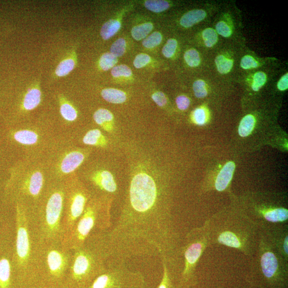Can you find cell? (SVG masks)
Wrapping results in <instances>:
<instances>
[{
	"label": "cell",
	"instance_id": "1",
	"mask_svg": "<svg viewBox=\"0 0 288 288\" xmlns=\"http://www.w3.org/2000/svg\"><path fill=\"white\" fill-rule=\"evenodd\" d=\"M205 224L210 244L233 248L247 257L255 256L260 228L245 212L217 214Z\"/></svg>",
	"mask_w": 288,
	"mask_h": 288
},
{
	"label": "cell",
	"instance_id": "2",
	"mask_svg": "<svg viewBox=\"0 0 288 288\" xmlns=\"http://www.w3.org/2000/svg\"><path fill=\"white\" fill-rule=\"evenodd\" d=\"M15 217L13 259L17 285L35 284L36 259L41 241L29 209L17 203Z\"/></svg>",
	"mask_w": 288,
	"mask_h": 288
},
{
	"label": "cell",
	"instance_id": "3",
	"mask_svg": "<svg viewBox=\"0 0 288 288\" xmlns=\"http://www.w3.org/2000/svg\"><path fill=\"white\" fill-rule=\"evenodd\" d=\"M105 239L102 231L95 233L82 246L72 250L65 288H86L103 272L106 253Z\"/></svg>",
	"mask_w": 288,
	"mask_h": 288
},
{
	"label": "cell",
	"instance_id": "4",
	"mask_svg": "<svg viewBox=\"0 0 288 288\" xmlns=\"http://www.w3.org/2000/svg\"><path fill=\"white\" fill-rule=\"evenodd\" d=\"M72 250L62 240L43 241L39 245L35 267V283L50 288H65Z\"/></svg>",
	"mask_w": 288,
	"mask_h": 288
},
{
	"label": "cell",
	"instance_id": "5",
	"mask_svg": "<svg viewBox=\"0 0 288 288\" xmlns=\"http://www.w3.org/2000/svg\"><path fill=\"white\" fill-rule=\"evenodd\" d=\"M66 185L50 186L31 216L41 242L63 240Z\"/></svg>",
	"mask_w": 288,
	"mask_h": 288
},
{
	"label": "cell",
	"instance_id": "6",
	"mask_svg": "<svg viewBox=\"0 0 288 288\" xmlns=\"http://www.w3.org/2000/svg\"><path fill=\"white\" fill-rule=\"evenodd\" d=\"M256 256L259 272L270 288H286L288 261L282 257L260 230Z\"/></svg>",
	"mask_w": 288,
	"mask_h": 288
},
{
	"label": "cell",
	"instance_id": "7",
	"mask_svg": "<svg viewBox=\"0 0 288 288\" xmlns=\"http://www.w3.org/2000/svg\"><path fill=\"white\" fill-rule=\"evenodd\" d=\"M95 203L86 206L82 216L78 219L71 232L62 241L73 250L80 247L88 237L104 230L107 221Z\"/></svg>",
	"mask_w": 288,
	"mask_h": 288
},
{
	"label": "cell",
	"instance_id": "8",
	"mask_svg": "<svg viewBox=\"0 0 288 288\" xmlns=\"http://www.w3.org/2000/svg\"><path fill=\"white\" fill-rule=\"evenodd\" d=\"M184 251L185 267L181 283L187 284L193 278L195 269L203 253L210 244L206 225L192 230Z\"/></svg>",
	"mask_w": 288,
	"mask_h": 288
},
{
	"label": "cell",
	"instance_id": "9",
	"mask_svg": "<svg viewBox=\"0 0 288 288\" xmlns=\"http://www.w3.org/2000/svg\"><path fill=\"white\" fill-rule=\"evenodd\" d=\"M130 197L134 210L144 212L150 210L156 199V186L154 179L145 173L135 175L131 183Z\"/></svg>",
	"mask_w": 288,
	"mask_h": 288
},
{
	"label": "cell",
	"instance_id": "10",
	"mask_svg": "<svg viewBox=\"0 0 288 288\" xmlns=\"http://www.w3.org/2000/svg\"><path fill=\"white\" fill-rule=\"evenodd\" d=\"M88 200V197L85 191L75 187L74 185H66L63 240L71 232L78 219L82 216Z\"/></svg>",
	"mask_w": 288,
	"mask_h": 288
},
{
	"label": "cell",
	"instance_id": "11",
	"mask_svg": "<svg viewBox=\"0 0 288 288\" xmlns=\"http://www.w3.org/2000/svg\"><path fill=\"white\" fill-rule=\"evenodd\" d=\"M0 242V288H15L16 275L13 259V246Z\"/></svg>",
	"mask_w": 288,
	"mask_h": 288
},
{
	"label": "cell",
	"instance_id": "12",
	"mask_svg": "<svg viewBox=\"0 0 288 288\" xmlns=\"http://www.w3.org/2000/svg\"><path fill=\"white\" fill-rule=\"evenodd\" d=\"M275 249L288 261V230L285 224H268L259 227Z\"/></svg>",
	"mask_w": 288,
	"mask_h": 288
},
{
	"label": "cell",
	"instance_id": "13",
	"mask_svg": "<svg viewBox=\"0 0 288 288\" xmlns=\"http://www.w3.org/2000/svg\"><path fill=\"white\" fill-rule=\"evenodd\" d=\"M84 160V155L79 151H72L67 154L62 159L59 166L60 171L64 174L75 172Z\"/></svg>",
	"mask_w": 288,
	"mask_h": 288
},
{
	"label": "cell",
	"instance_id": "14",
	"mask_svg": "<svg viewBox=\"0 0 288 288\" xmlns=\"http://www.w3.org/2000/svg\"><path fill=\"white\" fill-rule=\"evenodd\" d=\"M235 168V164L233 162H229L224 166L214 184V188L217 191L222 192L227 189L232 178Z\"/></svg>",
	"mask_w": 288,
	"mask_h": 288
},
{
	"label": "cell",
	"instance_id": "15",
	"mask_svg": "<svg viewBox=\"0 0 288 288\" xmlns=\"http://www.w3.org/2000/svg\"><path fill=\"white\" fill-rule=\"evenodd\" d=\"M94 182L100 189L110 193H113L116 190L114 176L108 171H103L96 174L94 177Z\"/></svg>",
	"mask_w": 288,
	"mask_h": 288
},
{
	"label": "cell",
	"instance_id": "16",
	"mask_svg": "<svg viewBox=\"0 0 288 288\" xmlns=\"http://www.w3.org/2000/svg\"><path fill=\"white\" fill-rule=\"evenodd\" d=\"M42 94L38 88L28 90L22 101V109L26 111H32L37 108L41 103Z\"/></svg>",
	"mask_w": 288,
	"mask_h": 288
},
{
	"label": "cell",
	"instance_id": "17",
	"mask_svg": "<svg viewBox=\"0 0 288 288\" xmlns=\"http://www.w3.org/2000/svg\"><path fill=\"white\" fill-rule=\"evenodd\" d=\"M206 16L207 14L204 10H191L182 16L180 24L185 28H190L202 21L206 18Z\"/></svg>",
	"mask_w": 288,
	"mask_h": 288
},
{
	"label": "cell",
	"instance_id": "18",
	"mask_svg": "<svg viewBox=\"0 0 288 288\" xmlns=\"http://www.w3.org/2000/svg\"><path fill=\"white\" fill-rule=\"evenodd\" d=\"M13 137L16 142L24 145H33L37 144L38 140V134L30 130H20L15 132Z\"/></svg>",
	"mask_w": 288,
	"mask_h": 288
},
{
	"label": "cell",
	"instance_id": "19",
	"mask_svg": "<svg viewBox=\"0 0 288 288\" xmlns=\"http://www.w3.org/2000/svg\"><path fill=\"white\" fill-rule=\"evenodd\" d=\"M101 96L107 102L112 104H121L125 102L127 96L125 92L114 88L103 89L101 93Z\"/></svg>",
	"mask_w": 288,
	"mask_h": 288
},
{
	"label": "cell",
	"instance_id": "20",
	"mask_svg": "<svg viewBox=\"0 0 288 288\" xmlns=\"http://www.w3.org/2000/svg\"><path fill=\"white\" fill-rule=\"evenodd\" d=\"M121 26V22L115 19L107 21L101 27L100 36L105 40L114 37L120 30Z\"/></svg>",
	"mask_w": 288,
	"mask_h": 288
},
{
	"label": "cell",
	"instance_id": "21",
	"mask_svg": "<svg viewBox=\"0 0 288 288\" xmlns=\"http://www.w3.org/2000/svg\"><path fill=\"white\" fill-rule=\"evenodd\" d=\"M83 142L88 145L101 146L105 143L104 137L98 129L89 131L83 139Z\"/></svg>",
	"mask_w": 288,
	"mask_h": 288
},
{
	"label": "cell",
	"instance_id": "22",
	"mask_svg": "<svg viewBox=\"0 0 288 288\" xmlns=\"http://www.w3.org/2000/svg\"><path fill=\"white\" fill-rule=\"evenodd\" d=\"M154 29V25L151 22H146L134 27L132 30V36L136 41L145 39Z\"/></svg>",
	"mask_w": 288,
	"mask_h": 288
},
{
	"label": "cell",
	"instance_id": "23",
	"mask_svg": "<svg viewBox=\"0 0 288 288\" xmlns=\"http://www.w3.org/2000/svg\"><path fill=\"white\" fill-rule=\"evenodd\" d=\"M255 118L251 115H247L242 118L239 127V134L240 136L246 137L253 131L255 125Z\"/></svg>",
	"mask_w": 288,
	"mask_h": 288
},
{
	"label": "cell",
	"instance_id": "24",
	"mask_svg": "<svg viewBox=\"0 0 288 288\" xmlns=\"http://www.w3.org/2000/svg\"><path fill=\"white\" fill-rule=\"evenodd\" d=\"M60 112L62 117L67 121H75L77 117V112L75 107L66 101H61Z\"/></svg>",
	"mask_w": 288,
	"mask_h": 288
},
{
	"label": "cell",
	"instance_id": "25",
	"mask_svg": "<svg viewBox=\"0 0 288 288\" xmlns=\"http://www.w3.org/2000/svg\"><path fill=\"white\" fill-rule=\"evenodd\" d=\"M76 66L75 60L69 58L61 61L56 68L55 74L58 77H63L69 75Z\"/></svg>",
	"mask_w": 288,
	"mask_h": 288
},
{
	"label": "cell",
	"instance_id": "26",
	"mask_svg": "<svg viewBox=\"0 0 288 288\" xmlns=\"http://www.w3.org/2000/svg\"><path fill=\"white\" fill-rule=\"evenodd\" d=\"M218 71L222 75L228 74L232 69L234 62L232 59L226 58L224 55H219L215 59Z\"/></svg>",
	"mask_w": 288,
	"mask_h": 288
},
{
	"label": "cell",
	"instance_id": "27",
	"mask_svg": "<svg viewBox=\"0 0 288 288\" xmlns=\"http://www.w3.org/2000/svg\"><path fill=\"white\" fill-rule=\"evenodd\" d=\"M145 7L152 12L159 13L168 9L170 4L162 0H148L145 2Z\"/></svg>",
	"mask_w": 288,
	"mask_h": 288
},
{
	"label": "cell",
	"instance_id": "28",
	"mask_svg": "<svg viewBox=\"0 0 288 288\" xmlns=\"http://www.w3.org/2000/svg\"><path fill=\"white\" fill-rule=\"evenodd\" d=\"M114 116L108 110L100 109L95 113L94 119L96 123L101 127L106 126L112 121Z\"/></svg>",
	"mask_w": 288,
	"mask_h": 288
},
{
	"label": "cell",
	"instance_id": "29",
	"mask_svg": "<svg viewBox=\"0 0 288 288\" xmlns=\"http://www.w3.org/2000/svg\"><path fill=\"white\" fill-rule=\"evenodd\" d=\"M117 58L111 53H105L101 56L99 66L103 71H107L114 68L117 64Z\"/></svg>",
	"mask_w": 288,
	"mask_h": 288
},
{
	"label": "cell",
	"instance_id": "30",
	"mask_svg": "<svg viewBox=\"0 0 288 288\" xmlns=\"http://www.w3.org/2000/svg\"><path fill=\"white\" fill-rule=\"evenodd\" d=\"M186 63L191 67L199 66L201 63V58L198 52L194 49L188 50L184 54Z\"/></svg>",
	"mask_w": 288,
	"mask_h": 288
},
{
	"label": "cell",
	"instance_id": "31",
	"mask_svg": "<svg viewBox=\"0 0 288 288\" xmlns=\"http://www.w3.org/2000/svg\"><path fill=\"white\" fill-rule=\"evenodd\" d=\"M202 38L206 46L211 48L215 45L218 39L216 31L211 28H208L202 32Z\"/></svg>",
	"mask_w": 288,
	"mask_h": 288
},
{
	"label": "cell",
	"instance_id": "32",
	"mask_svg": "<svg viewBox=\"0 0 288 288\" xmlns=\"http://www.w3.org/2000/svg\"><path fill=\"white\" fill-rule=\"evenodd\" d=\"M162 36L159 32H155L146 38L143 41V46L148 49L154 48L161 43Z\"/></svg>",
	"mask_w": 288,
	"mask_h": 288
},
{
	"label": "cell",
	"instance_id": "33",
	"mask_svg": "<svg viewBox=\"0 0 288 288\" xmlns=\"http://www.w3.org/2000/svg\"><path fill=\"white\" fill-rule=\"evenodd\" d=\"M127 44L125 39L120 38L112 44L110 48L111 54L116 58L121 57L125 54L126 50Z\"/></svg>",
	"mask_w": 288,
	"mask_h": 288
},
{
	"label": "cell",
	"instance_id": "34",
	"mask_svg": "<svg viewBox=\"0 0 288 288\" xmlns=\"http://www.w3.org/2000/svg\"><path fill=\"white\" fill-rule=\"evenodd\" d=\"M267 76L263 72H258L255 73L253 77V82L251 86L253 91L258 92L266 83Z\"/></svg>",
	"mask_w": 288,
	"mask_h": 288
},
{
	"label": "cell",
	"instance_id": "35",
	"mask_svg": "<svg viewBox=\"0 0 288 288\" xmlns=\"http://www.w3.org/2000/svg\"><path fill=\"white\" fill-rule=\"evenodd\" d=\"M177 46L178 43L176 39H169L162 50L163 56L167 58H172L176 52Z\"/></svg>",
	"mask_w": 288,
	"mask_h": 288
},
{
	"label": "cell",
	"instance_id": "36",
	"mask_svg": "<svg viewBox=\"0 0 288 288\" xmlns=\"http://www.w3.org/2000/svg\"><path fill=\"white\" fill-rule=\"evenodd\" d=\"M111 74L114 77H131L133 75V72L127 65H120L113 68Z\"/></svg>",
	"mask_w": 288,
	"mask_h": 288
},
{
	"label": "cell",
	"instance_id": "37",
	"mask_svg": "<svg viewBox=\"0 0 288 288\" xmlns=\"http://www.w3.org/2000/svg\"><path fill=\"white\" fill-rule=\"evenodd\" d=\"M193 88L195 96L197 98H205L208 95L207 84L202 80L195 81L193 83Z\"/></svg>",
	"mask_w": 288,
	"mask_h": 288
},
{
	"label": "cell",
	"instance_id": "38",
	"mask_svg": "<svg viewBox=\"0 0 288 288\" xmlns=\"http://www.w3.org/2000/svg\"><path fill=\"white\" fill-rule=\"evenodd\" d=\"M241 67L245 70L255 69L258 67V62L250 55L245 56L241 61Z\"/></svg>",
	"mask_w": 288,
	"mask_h": 288
},
{
	"label": "cell",
	"instance_id": "39",
	"mask_svg": "<svg viewBox=\"0 0 288 288\" xmlns=\"http://www.w3.org/2000/svg\"><path fill=\"white\" fill-rule=\"evenodd\" d=\"M151 59L150 56L146 54H140L135 58L134 65L136 69H141L148 65Z\"/></svg>",
	"mask_w": 288,
	"mask_h": 288
},
{
	"label": "cell",
	"instance_id": "40",
	"mask_svg": "<svg viewBox=\"0 0 288 288\" xmlns=\"http://www.w3.org/2000/svg\"><path fill=\"white\" fill-rule=\"evenodd\" d=\"M216 30L217 33H218L219 35L225 38L230 37L232 34V31H231L230 27L227 22L224 21H220L217 22L216 25Z\"/></svg>",
	"mask_w": 288,
	"mask_h": 288
},
{
	"label": "cell",
	"instance_id": "41",
	"mask_svg": "<svg viewBox=\"0 0 288 288\" xmlns=\"http://www.w3.org/2000/svg\"><path fill=\"white\" fill-rule=\"evenodd\" d=\"M193 119L197 125H204L206 121L205 111L203 109H196L193 113Z\"/></svg>",
	"mask_w": 288,
	"mask_h": 288
},
{
	"label": "cell",
	"instance_id": "42",
	"mask_svg": "<svg viewBox=\"0 0 288 288\" xmlns=\"http://www.w3.org/2000/svg\"><path fill=\"white\" fill-rule=\"evenodd\" d=\"M176 102L178 108L182 111L187 110L190 105V99L185 96H179L176 98Z\"/></svg>",
	"mask_w": 288,
	"mask_h": 288
},
{
	"label": "cell",
	"instance_id": "43",
	"mask_svg": "<svg viewBox=\"0 0 288 288\" xmlns=\"http://www.w3.org/2000/svg\"><path fill=\"white\" fill-rule=\"evenodd\" d=\"M152 98L154 102L160 107L165 106L167 103L166 95L160 92L154 94L152 96Z\"/></svg>",
	"mask_w": 288,
	"mask_h": 288
},
{
	"label": "cell",
	"instance_id": "44",
	"mask_svg": "<svg viewBox=\"0 0 288 288\" xmlns=\"http://www.w3.org/2000/svg\"><path fill=\"white\" fill-rule=\"evenodd\" d=\"M158 288H171V282L170 278L169 277L166 267L165 268V272H164L162 280Z\"/></svg>",
	"mask_w": 288,
	"mask_h": 288
},
{
	"label": "cell",
	"instance_id": "45",
	"mask_svg": "<svg viewBox=\"0 0 288 288\" xmlns=\"http://www.w3.org/2000/svg\"><path fill=\"white\" fill-rule=\"evenodd\" d=\"M277 87L280 91H285L288 88V74L286 73L283 77H282L278 82Z\"/></svg>",
	"mask_w": 288,
	"mask_h": 288
}]
</instances>
